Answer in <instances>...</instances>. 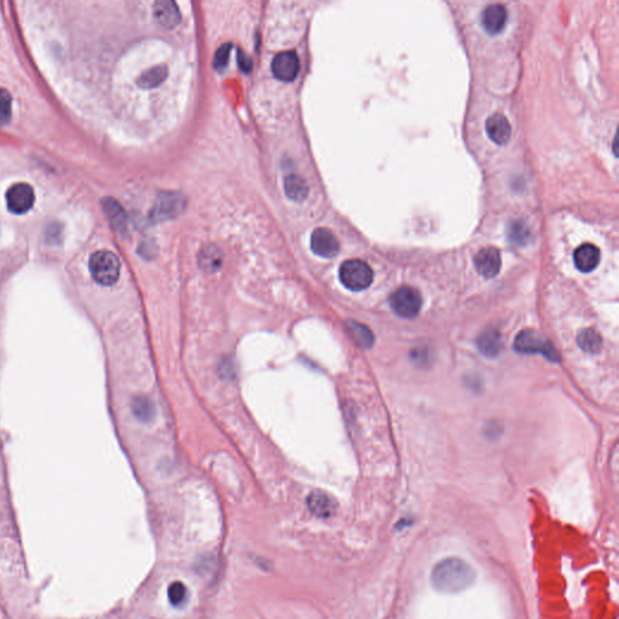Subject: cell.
Segmentation results:
<instances>
[{
  "label": "cell",
  "mask_w": 619,
  "mask_h": 619,
  "mask_svg": "<svg viewBox=\"0 0 619 619\" xmlns=\"http://www.w3.org/2000/svg\"><path fill=\"white\" fill-rule=\"evenodd\" d=\"M475 570L459 558H448L433 567L432 584L443 593H459L475 581Z\"/></svg>",
  "instance_id": "1"
},
{
  "label": "cell",
  "mask_w": 619,
  "mask_h": 619,
  "mask_svg": "<svg viewBox=\"0 0 619 619\" xmlns=\"http://www.w3.org/2000/svg\"><path fill=\"white\" fill-rule=\"evenodd\" d=\"M90 273L101 286H113L120 276V262L109 250H98L90 258Z\"/></svg>",
  "instance_id": "2"
},
{
  "label": "cell",
  "mask_w": 619,
  "mask_h": 619,
  "mask_svg": "<svg viewBox=\"0 0 619 619\" xmlns=\"http://www.w3.org/2000/svg\"><path fill=\"white\" fill-rule=\"evenodd\" d=\"M342 285L352 292H362L369 288L374 280V273L366 262L359 259H350L342 263L339 270Z\"/></svg>",
  "instance_id": "3"
},
{
  "label": "cell",
  "mask_w": 619,
  "mask_h": 619,
  "mask_svg": "<svg viewBox=\"0 0 619 619\" xmlns=\"http://www.w3.org/2000/svg\"><path fill=\"white\" fill-rule=\"evenodd\" d=\"M515 350L520 354H543L551 362H559L560 357L554 346L543 334L536 330H523L517 335L514 342Z\"/></svg>",
  "instance_id": "4"
},
{
  "label": "cell",
  "mask_w": 619,
  "mask_h": 619,
  "mask_svg": "<svg viewBox=\"0 0 619 619\" xmlns=\"http://www.w3.org/2000/svg\"><path fill=\"white\" fill-rule=\"evenodd\" d=\"M391 309L402 318H414L423 307V297L413 287H401L390 298Z\"/></svg>",
  "instance_id": "5"
},
{
  "label": "cell",
  "mask_w": 619,
  "mask_h": 619,
  "mask_svg": "<svg viewBox=\"0 0 619 619\" xmlns=\"http://www.w3.org/2000/svg\"><path fill=\"white\" fill-rule=\"evenodd\" d=\"M36 201V195L32 186L26 183L12 185L6 193V203L10 212L14 214H24L32 208Z\"/></svg>",
  "instance_id": "6"
},
{
  "label": "cell",
  "mask_w": 619,
  "mask_h": 619,
  "mask_svg": "<svg viewBox=\"0 0 619 619\" xmlns=\"http://www.w3.org/2000/svg\"><path fill=\"white\" fill-rule=\"evenodd\" d=\"M273 73L278 80L293 81L298 75L300 60L295 51H283L275 56L273 60Z\"/></svg>",
  "instance_id": "7"
},
{
  "label": "cell",
  "mask_w": 619,
  "mask_h": 619,
  "mask_svg": "<svg viewBox=\"0 0 619 619\" xmlns=\"http://www.w3.org/2000/svg\"><path fill=\"white\" fill-rule=\"evenodd\" d=\"M311 248L318 257L334 258L339 253L340 243L332 230L317 228L311 235Z\"/></svg>",
  "instance_id": "8"
},
{
  "label": "cell",
  "mask_w": 619,
  "mask_h": 619,
  "mask_svg": "<svg viewBox=\"0 0 619 619\" xmlns=\"http://www.w3.org/2000/svg\"><path fill=\"white\" fill-rule=\"evenodd\" d=\"M502 259L501 253L494 247H484L475 254V266L482 277L494 278L501 270Z\"/></svg>",
  "instance_id": "9"
},
{
  "label": "cell",
  "mask_w": 619,
  "mask_h": 619,
  "mask_svg": "<svg viewBox=\"0 0 619 619\" xmlns=\"http://www.w3.org/2000/svg\"><path fill=\"white\" fill-rule=\"evenodd\" d=\"M508 18L506 8L501 4L489 5L482 14V24L485 32L496 36L502 32Z\"/></svg>",
  "instance_id": "10"
},
{
  "label": "cell",
  "mask_w": 619,
  "mask_h": 619,
  "mask_svg": "<svg viewBox=\"0 0 619 619\" xmlns=\"http://www.w3.org/2000/svg\"><path fill=\"white\" fill-rule=\"evenodd\" d=\"M307 507L318 518H330L335 514L338 504L330 494L316 490L307 497Z\"/></svg>",
  "instance_id": "11"
},
{
  "label": "cell",
  "mask_w": 619,
  "mask_h": 619,
  "mask_svg": "<svg viewBox=\"0 0 619 619\" xmlns=\"http://www.w3.org/2000/svg\"><path fill=\"white\" fill-rule=\"evenodd\" d=\"M600 250L596 245L591 243H584L579 245L578 248L575 250L573 254V262L579 271L582 273H591L593 270H596L600 263Z\"/></svg>",
  "instance_id": "12"
},
{
  "label": "cell",
  "mask_w": 619,
  "mask_h": 619,
  "mask_svg": "<svg viewBox=\"0 0 619 619\" xmlns=\"http://www.w3.org/2000/svg\"><path fill=\"white\" fill-rule=\"evenodd\" d=\"M154 16L157 23L166 29H172L181 22V12L177 4L169 0H161L154 5Z\"/></svg>",
  "instance_id": "13"
},
{
  "label": "cell",
  "mask_w": 619,
  "mask_h": 619,
  "mask_svg": "<svg viewBox=\"0 0 619 619\" xmlns=\"http://www.w3.org/2000/svg\"><path fill=\"white\" fill-rule=\"evenodd\" d=\"M487 136L496 144H506L509 141L512 134V127L509 121L502 114H494L489 117L485 124Z\"/></svg>",
  "instance_id": "14"
},
{
  "label": "cell",
  "mask_w": 619,
  "mask_h": 619,
  "mask_svg": "<svg viewBox=\"0 0 619 619\" xmlns=\"http://www.w3.org/2000/svg\"><path fill=\"white\" fill-rule=\"evenodd\" d=\"M479 351L487 357L494 358L502 351L503 342L501 334L494 329H487L482 333L477 342Z\"/></svg>",
  "instance_id": "15"
},
{
  "label": "cell",
  "mask_w": 619,
  "mask_h": 619,
  "mask_svg": "<svg viewBox=\"0 0 619 619\" xmlns=\"http://www.w3.org/2000/svg\"><path fill=\"white\" fill-rule=\"evenodd\" d=\"M577 344L579 347L588 354H598L601 350L603 340L596 330L587 328L583 329L577 337Z\"/></svg>",
  "instance_id": "16"
},
{
  "label": "cell",
  "mask_w": 619,
  "mask_h": 619,
  "mask_svg": "<svg viewBox=\"0 0 619 619\" xmlns=\"http://www.w3.org/2000/svg\"><path fill=\"white\" fill-rule=\"evenodd\" d=\"M184 205L181 201V197L176 195H165L160 197V201L157 205L155 216L157 218H171L181 212V206Z\"/></svg>",
  "instance_id": "17"
},
{
  "label": "cell",
  "mask_w": 619,
  "mask_h": 619,
  "mask_svg": "<svg viewBox=\"0 0 619 619\" xmlns=\"http://www.w3.org/2000/svg\"><path fill=\"white\" fill-rule=\"evenodd\" d=\"M285 190L287 196L293 201H302L307 196V185L302 177L292 174L285 179Z\"/></svg>",
  "instance_id": "18"
},
{
  "label": "cell",
  "mask_w": 619,
  "mask_h": 619,
  "mask_svg": "<svg viewBox=\"0 0 619 619\" xmlns=\"http://www.w3.org/2000/svg\"><path fill=\"white\" fill-rule=\"evenodd\" d=\"M132 411L134 416L143 423H148L155 415L153 403L144 396H139L133 399Z\"/></svg>",
  "instance_id": "19"
},
{
  "label": "cell",
  "mask_w": 619,
  "mask_h": 619,
  "mask_svg": "<svg viewBox=\"0 0 619 619\" xmlns=\"http://www.w3.org/2000/svg\"><path fill=\"white\" fill-rule=\"evenodd\" d=\"M167 77V68L165 65H157L147 70L139 79V85L143 88H155L165 80Z\"/></svg>",
  "instance_id": "20"
},
{
  "label": "cell",
  "mask_w": 619,
  "mask_h": 619,
  "mask_svg": "<svg viewBox=\"0 0 619 619\" xmlns=\"http://www.w3.org/2000/svg\"><path fill=\"white\" fill-rule=\"evenodd\" d=\"M349 328H350L351 333H352L354 338L356 339V342L359 345L366 347V349H369V347L373 346V344H374V335L370 332L368 327L361 324V323H357V322H350L349 323Z\"/></svg>",
  "instance_id": "21"
},
{
  "label": "cell",
  "mask_w": 619,
  "mask_h": 619,
  "mask_svg": "<svg viewBox=\"0 0 619 619\" xmlns=\"http://www.w3.org/2000/svg\"><path fill=\"white\" fill-rule=\"evenodd\" d=\"M188 589L181 582H173L169 587V600L173 606L179 608L186 601Z\"/></svg>",
  "instance_id": "22"
},
{
  "label": "cell",
  "mask_w": 619,
  "mask_h": 619,
  "mask_svg": "<svg viewBox=\"0 0 619 619\" xmlns=\"http://www.w3.org/2000/svg\"><path fill=\"white\" fill-rule=\"evenodd\" d=\"M11 117V96L6 90H0V125L8 124Z\"/></svg>",
  "instance_id": "23"
},
{
  "label": "cell",
  "mask_w": 619,
  "mask_h": 619,
  "mask_svg": "<svg viewBox=\"0 0 619 619\" xmlns=\"http://www.w3.org/2000/svg\"><path fill=\"white\" fill-rule=\"evenodd\" d=\"M201 265L202 268H205L208 271L217 270L221 265V257H219L218 250H212L211 248L203 250L201 254Z\"/></svg>",
  "instance_id": "24"
},
{
  "label": "cell",
  "mask_w": 619,
  "mask_h": 619,
  "mask_svg": "<svg viewBox=\"0 0 619 619\" xmlns=\"http://www.w3.org/2000/svg\"><path fill=\"white\" fill-rule=\"evenodd\" d=\"M231 51V45L224 44L221 48H218L217 53L214 55L213 65L216 70H223L226 68L228 62H229V55Z\"/></svg>",
  "instance_id": "25"
},
{
  "label": "cell",
  "mask_w": 619,
  "mask_h": 619,
  "mask_svg": "<svg viewBox=\"0 0 619 619\" xmlns=\"http://www.w3.org/2000/svg\"><path fill=\"white\" fill-rule=\"evenodd\" d=\"M238 63H240V67H241L242 70L245 73H250V69H252V65H253L250 57L245 55L242 51L238 53Z\"/></svg>",
  "instance_id": "26"
}]
</instances>
